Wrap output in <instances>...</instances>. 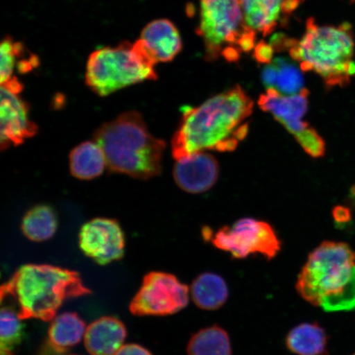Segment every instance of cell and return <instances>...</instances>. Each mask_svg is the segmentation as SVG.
<instances>
[{
  "label": "cell",
  "instance_id": "3957f363",
  "mask_svg": "<svg viewBox=\"0 0 355 355\" xmlns=\"http://www.w3.org/2000/svg\"><path fill=\"white\" fill-rule=\"evenodd\" d=\"M296 290L326 312L355 310V252L345 243L323 242L309 254Z\"/></svg>",
  "mask_w": 355,
  "mask_h": 355
},
{
  "label": "cell",
  "instance_id": "44dd1931",
  "mask_svg": "<svg viewBox=\"0 0 355 355\" xmlns=\"http://www.w3.org/2000/svg\"><path fill=\"white\" fill-rule=\"evenodd\" d=\"M327 335L318 323H302L293 328L286 337L288 350L297 355H326Z\"/></svg>",
  "mask_w": 355,
  "mask_h": 355
},
{
  "label": "cell",
  "instance_id": "4316f807",
  "mask_svg": "<svg viewBox=\"0 0 355 355\" xmlns=\"http://www.w3.org/2000/svg\"><path fill=\"white\" fill-rule=\"evenodd\" d=\"M273 53L274 49L272 44L260 42L256 44L254 56L255 60L259 62V63L269 64L272 63Z\"/></svg>",
  "mask_w": 355,
  "mask_h": 355
},
{
  "label": "cell",
  "instance_id": "2e32d148",
  "mask_svg": "<svg viewBox=\"0 0 355 355\" xmlns=\"http://www.w3.org/2000/svg\"><path fill=\"white\" fill-rule=\"evenodd\" d=\"M246 24L264 37L274 32L286 15L285 0H241Z\"/></svg>",
  "mask_w": 355,
  "mask_h": 355
},
{
  "label": "cell",
  "instance_id": "ba28073f",
  "mask_svg": "<svg viewBox=\"0 0 355 355\" xmlns=\"http://www.w3.org/2000/svg\"><path fill=\"white\" fill-rule=\"evenodd\" d=\"M202 234L207 241L237 259L261 254L270 260L281 250V241L272 225L252 218L239 220L233 225L224 226L216 233L206 227Z\"/></svg>",
  "mask_w": 355,
  "mask_h": 355
},
{
  "label": "cell",
  "instance_id": "8992f818",
  "mask_svg": "<svg viewBox=\"0 0 355 355\" xmlns=\"http://www.w3.org/2000/svg\"><path fill=\"white\" fill-rule=\"evenodd\" d=\"M205 46V60L223 58L237 62L243 53L254 50L256 33L246 24L241 0H200L197 31Z\"/></svg>",
  "mask_w": 355,
  "mask_h": 355
},
{
  "label": "cell",
  "instance_id": "7a4b0ae2",
  "mask_svg": "<svg viewBox=\"0 0 355 355\" xmlns=\"http://www.w3.org/2000/svg\"><path fill=\"white\" fill-rule=\"evenodd\" d=\"M91 294L78 272L47 264L21 266L0 293L1 301H13L21 320L43 322L52 321L66 300Z\"/></svg>",
  "mask_w": 355,
  "mask_h": 355
},
{
  "label": "cell",
  "instance_id": "ac0fdd59",
  "mask_svg": "<svg viewBox=\"0 0 355 355\" xmlns=\"http://www.w3.org/2000/svg\"><path fill=\"white\" fill-rule=\"evenodd\" d=\"M190 294L199 309L212 311L225 304L229 297V288L219 275L205 272L194 279Z\"/></svg>",
  "mask_w": 355,
  "mask_h": 355
},
{
  "label": "cell",
  "instance_id": "7c38bea8",
  "mask_svg": "<svg viewBox=\"0 0 355 355\" xmlns=\"http://www.w3.org/2000/svg\"><path fill=\"white\" fill-rule=\"evenodd\" d=\"M309 91L306 88L292 96L282 95L274 89H266L257 104L295 137L310 126L304 121L309 110Z\"/></svg>",
  "mask_w": 355,
  "mask_h": 355
},
{
  "label": "cell",
  "instance_id": "484cf974",
  "mask_svg": "<svg viewBox=\"0 0 355 355\" xmlns=\"http://www.w3.org/2000/svg\"><path fill=\"white\" fill-rule=\"evenodd\" d=\"M297 143L313 158H321L326 153V143L316 130L309 126L295 137Z\"/></svg>",
  "mask_w": 355,
  "mask_h": 355
},
{
  "label": "cell",
  "instance_id": "277c9868",
  "mask_svg": "<svg viewBox=\"0 0 355 355\" xmlns=\"http://www.w3.org/2000/svg\"><path fill=\"white\" fill-rule=\"evenodd\" d=\"M94 140L110 171L139 180L161 174L166 143L150 132L140 113L128 111L105 123L95 132Z\"/></svg>",
  "mask_w": 355,
  "mask_h": 355
},
{
  "label": "cell",
  "instance_id": "f1b7e54d",
  "mask_svg": "<svg viewBox=\"0 0 355 355\" xmlns=\"http://www.w3.org/2000/svg\"><path fill=\"white\" fill-rule=\"evenodd\" d=\"M349 217L348 211L343 207H337L335 211V218L338 221L347 220Z\"/></svg>",
  "mask_w": 355,
  "mask_h": 355
},
{
  "label": "cell",
  "instance_id": "cb8c5ba5",
  "mask_svg": "<svg viewBox=\"0 0 355 355\" xmlns=\"http://www.w3.org/2000/svg\"><path fill=\"white\" fill-rule=\"evenodd\" d=\"M188 355H232L228 333L219 326L204 328L191 337Z\"/></svg>",
  "mask_w": 355,
  "mask_h": 355
},
{
  "label": "cell",
  "instance_id": "5bb4252c",
  "mask_svg": "<svg viewBox=\"0 0 355 355\" xmlns=\"http://www.w3.org/2000/svg\"><path fill=\"white\" fill-rule=\"evenodd\" d=\"M137 42L155 64L174 60L183 47L179 31L168 19L150 21Z\"/></svg>",
  "mask_w": 355,
  "mask_h": 355
},
{
  "label": "cell",
  "instance_id": "83f0119b",
  "mask_svg": "<svg viewBox=\"0 0 355 355\" xmlns=\"http://www.w3.org/2000/svg\"><path fill=\"white\" fill-rule=\"evenodd\" d=\"M114 355H153L148 349L137 344L123 345Z\"/></svg>",
  "mask_w": 355,
  "mask_h": 355
},
{
  "label": "cell",
  "instance_id": "30bf717a",
  "mask_svg": "<svg viewBox=\"0 0 355 355\" xmlns=\"http://www.w3.org/2000/svg\"><path fill=\"white\" fill-rule=\"evenodd\" d=\"M79 246L83 254L96 263L105 266L122 259L125 239L116 220L95 218L83 225Z\"/></svg>",
  "mask_w": 355,
  "mask_h": 355
},
{
  "label": "cell",
  "instance_id": "ffe728a7",
  "mask_svg": "<svg viewBox=\"0 0 355 355\" xmlns=\"http://www.w3.org/2000/svg\"><path fill=\"white\" fill-rule=\"evenodd\" d=\"M105 166H107V163L105 153L96 141H85L79 144L70 153L71 174L77 179H95L103 173Z\"/></svg>",
  "mask_w": 355,
  "mask_h": 355
},
{
  "label": "cell",
  "instance_id": "e0dca14e",
  "mask_svg": "<svg viewBox=\"0 0 355 355\" xmlns=\"http://www.w3.org/2000/svg\"><path fill=\"white\" fill-rule=\"evenodd\" d=\"M261 79L266 89H274L285 96L298 94L304 89L303 74L286 58H277L266 65Z\"/></svg>",
  "mask_w": 355,
  "mask_h": 355
},
{
  "label": "cell",
  "instance_id": "7402d4cb",
  "mask_svg": "<svg viewBox=\"0 0 355 355\" xmlns=\"http://www.w3.org/2000/svg\"><path fill=\"white\" fill-rule=\"evenodd\" d=\"M57 226V216L54 209L48 205H37L26 213L21 229L30 241L43 242L54 236Z\"/></svg>",
  "mask_w": 355,
  "mask_h": 355
},
{
  "label": "cell",
  "instance_id": "5b68a950",
  "mask_svg": "<svg viewBox=\"0 0 355 355\" xmlns=\"http://www.w3.org/2000/svg\"><path fill=\"white\" fill-rule=\"evenodd\" d=\"M354 37L348 22L320 26L313 19L306 22L300 41L288 39L287 51L304 72L320 76L328 89L349 85L355 78Z\"/></svg>",
  "mask_w": 355,
  "mask_h": 355
},
{
  "label": "cell",
  "instance_id": "52a82bcc",
  "mask_svg": "<svg viewBox=\"0 0 355 355\" xmlns=\"http://www.w3.org/2000/svg\"><path fill=\"white\" fill-rule=\"evenodd\" d=\"M155 65L137 41L101 48L89 56L86 83L97 95L106 96L146 80L157 79Z\"/></svg>",
  "mask_w": 355,
  "mask_h": 355
},
{
  "label": "cell",
  "instance_id": "8fae6325",
  "mask_svg": "<svg viewBox=\"0 0 355 355\" xmlns=\"http://www.w3.org/2000/svg\"><path fill=\"white\" fill-rule=\"evenodd\" d=\"M17 93L1 87L0 103V146L6 150L20 145L37 132L38 128L29 118L28 106Z\"/></svg>",
  "mask_w": 355,
  "mask_h": 355
},
{
  "label": "cell",
  "instance_id": "f546056e",
  "mask_svg": "<svg viewBox=\"0 0 355 355\" xmlns=\"http://www.w3.org/2000/svg\"><path fill=\"white\" fill-rule=\"evenodd\" d=\"M349 1L352 2V3H355V0H349Z\"/></svg>",
  "mask_w": 355,
  "mask_h": 355
},
{
  "label": "cell",
  "instance_id": "d4e9b609",
  "mask_svg": "<svg viewBox=\"0 0 355 355\" xmlns=\"http://www.w3.org/2000/svg\"><path fill=\"white\" fill-rule=\"evenodd\" d=\"M21 319L12 306L2 307L0 315V352L1 355H15L13 352L22 339Z\"/></svg>",
  "mask_w": 355,
  "mask_h": 355
},
{
  "label": "cell",
  "instance_id": "d6986e66",
  "mask_svg": "<svg viewBox=\"0 0 355 355\" xmlns=\"http://www.w3.org/2000/svg\"><path fill=\"white\" fill-rule=\"evenodd\" d=\"M86 323L75 313L58 315L49 327V343L62 354L81 343L85 336Z\"/></svg>",
  "mask_w": 355,
  "mask_h": 355
},
{
  "label": "cell",
  "instance_id": "6da1fadb",
  "mask_svg": "<svg viewBox=\"0 0 355 355\" xmlns=\"http://www.w3.org/2000/svg\"><path fill=\"white\" fill-rule=\"evenodd\" d=\"M254 106L236 85L197 107H184L171 141L173 157L181 161L206 150L233 152L248 135Z\"/></svg>",
  "mask_w": 355,
  "mask_h": 355
},
{
  "label": "cell",
  "instance_id": "9c48e42d",
  "mask_svg": "<svg viewBox=\"0 0 355 355\" xmlns=\"http://www.w3.org/2000/svg\"><path fill=\"white\" fill-rule=\"evenodd\" d=\"M189 300L188 286L174 275L152 272L144 277L130 310L135 316H168L187 307Z\"/></svg>",
  "mask_w": 355,
  "mask_h": 355
},
{
  "label": "cell",
  "instance_id": "4fadbf2b",
  "mask_svg": "<svg viewBox=\"0 0 355 355\" xmlns=\"http://www.w3.org/2000/svg\"><path fill=\"white\" fill-rule=\"evenodd\" d=\"M219 172V164L215 157L202 152L177 161L173 175L178 186L185 192L202 193L215 185Z\"/></svg>",
  "mask_w": 355,
  "mask_h": 355
},
{
  "label": "cell",
  "instance_id": "9a60e30c",
  "mask_svg": "<svg viewBox=\"0 0 355 355\" xmlns=\"http://www.w3.org/2000/svg\"><path fill=\"white\" fill-rule=\"evenodd\" d=\"M127 337L125 325L117 318L101 317L87 327L84 345L91 355H114Z\"/></svg>",
  "mask_w": 355,
  "mask_h": 355
},
{
  "label": "cell",
  "instance_id": "603a6c76",
  "mask_svg": "<svg viewBox=\"0 0 355 355\" xmlns=\"http://www.w3.org/2000/svg\"><path fill=\"white\" fill-rule=\"evenodd\" d=\"M0 55H1V63H0V82L4 84L15 78V69L21 73H26L33 70L35 67L38 65V60L34 55L25 57L24 46L19 42L13 41L10 37H6L3 40L1 47H0Z\"/></svg>",
  "mask_w": 355,
  "mask_h": 355
},
{
  "label": "cell",
  "instance_id": "1f68e13d",
  "mask_svg": "<svg viewBox=\"0 0 355 355\" xmlns=\"http://www.w3.org/2000/svg\"><path fill=\"white\" fill-rule=\"evenodd\" d=\"M353 355H355V354H354Z\"/></svg>",
  "mask_w": 355,
  "mask_h": 355
},
{
  "label": "cell",
  "instance_id": "4dcf8cb0",
  "mask_svg": "<svg viewBox=\"0 0 355 355\" xmlns=\"http://www.w3.org/2000/svg\"><path fill=\"white\" fill-rule=\"evenodd\" d=\"M71 355H76V354H71Z\"/></svg>",
  "mask_w": 355,
  "mask_h": 355
}]
</instances>
